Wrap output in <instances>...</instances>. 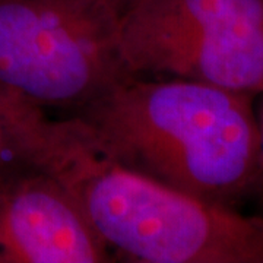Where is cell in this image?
<instances>
[{"instance_id":"cell-1","label":"cell","mask_w":263,"mask_h":263,"mask_svg":"<svg viewBox=\"0 0 263 263\" xmlns=\"http://www.w3.org/2000/svg\"><path fill=\"white\" fill-rule=\"evenodd\" d=\"M67 117L104 155L138 174L224 206L250 202L259 161L253 97L127 76Z\"/></svg>"},{"instance_id":"cell-2","label":"cell","mask_w":263,"mask_h":263,"mask_svg":"<svg viewBox=\"0 0 263 263\" xmlns=\"http://www.w3.org/2000/svg\"><path fill=\"white\" fill-rule=\"evenodd\" d=\"M32 161L75 197L113 262L263 263V216L212 203L117 164L72 119L24 107Z\"/></svg>"},{"instance_id":"cell-3","label":"cell","mask_w":263,"mask_h":263,"mask_svg":"<svg viewBox=\"0 0 263 263\" xmlns=\"http://www.w3.org/2000/svg\"><path fill=\"white\" fill-rule=\"evenodd\" d=\"M116 0H0V94L67 117L130 76Z\"/></svg>"},{"instance_id":"cell-4","label":"cell","mask_w":263,"mask_h":263,"mask_svg":"<svg viewBox=\"0 0 263 263\" xmlns=\"http://www.w3.org/2000/svg\"><path fill=\"white\" fill-rule=\"evenodd\" d=\"M120 41L130 76L263 92V0H133Z\"/></svg>"},{"instance_id":"cell-5","label":"cell","mask_w":263,"mask_h":263,"mask_svg":"<svg viewBox=\"0 0 263 263\" xmlns=\"http://www.w3.org/2000/svg\"><path fill=\"white\" fill-rule=\"evenodd\" d=\"M107 262V247L56 176L40 165L0 176V263Z\"/></svg>"},{"instance_id":"cell-6","label":"cell","mask_w":263,"mask_h":263,"mask_svg":"<svg viewBox=\"0 0 263 263\" xmlns=\"http://www.w3.org/2000/svg\"><path fill=\"white\" fill-rule=\"evenodd\" d=\"M37 165L22 138L18 103L0 94V176Z\"/></svg>"},{"instance_id":"cell-7","label":"cell","mask_w":263,"mask_h":263,"mask_svg":"<svg viewBox=\"0 0 263 263\" xmlns=\"http://www.w3.org/2000/svg\"><path fill=\"white\" fill-rule=\"evenodd\" d=\"M257 124H259V161H257V174L254 180L250 202H254L257 208L254 214L263 216V107L260 110V116L257 117Z\"/></svg>"},{"instance_id":"cell-8","label":"cell","mask_w":263,"mask_h":263,"mask_svg":"<svg viewBox=\"0 0 263 263\" xmlns=\"http://www.w3.org/2000/svg\"><path fill=\"white\" fill-rule=\"evenodd\" d=\"M116 2H117V5L120 6V9L123 10V8H124V6H127V5H129L130 2H133V0H116Z\"/></svg>"}]
</instances>
